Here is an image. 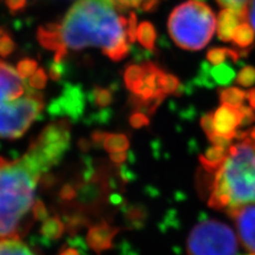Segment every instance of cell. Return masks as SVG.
<instances>
[{
  "mask_svg": "<svg viewBox=\"0 0 255 255\" xmlns=\"http://www.w3.org/2000/svg\"><path fill=\"white\" fill-rule=\"evenodd\" d=\"M122 11L114 0H77L61 20L44 27L55 52L96 47L117 62L129 53L130 43L129 17Z\"/></svg>",
  "mask_w": 255,
  "mask_h": 255,
  "instance_id": "6da1fadb",
  "label": "cell"
},
{
  "mask_svg": "<svg viewBox=\"0 0 255 255\" xmlns=\"http://www.w3.org/2000/svg\"><path fill=\"white\" fill-rule=\"evenodd\" d=\"M44 174L28 152L15 161L0 156V243L21 239L31 229L34 193Z\"/></svg>",
  "mask_w": 255,
  "mask_h": 255,
  "instance_id": "7a4b0ae2",
  "label": "cell"
},
{
  "mask_svg": "<svg viewBox=\"0 0 255 255\" xmlns=\"http://www.w3.org/2000/svg\"><path fill=\"white\" fill-rule=\"evenodd\" d=\"M241 141L232 145L210 187V206L228 211L255 203V140L237 132Z\"/></svg>",
  "mask_w": 255,
  "mask_h": 255,
  "instance_id": "3957f363",
  "label": "cell"
},
{
  "mask_svg": "<svg viewBox=\"0 0 255 255\" xmlns=\"http://www.w3.org/2000/svg\"><path fill=\"white\" fill-rule=\"evenodd\" d=\"M44 96L0 60V138L17 139L42 113Z\"/></svg>",
  "mask_w": 255,
  "mask_h": 255,
  "instance_id": "277c9868",
  "label": "cell"
},
{
  "mask_svg": "<svg viewBox=\"0 0 255 255\" xmlns=\"http://www.w3.org/2000/svg\"><path fill=\"white\" fill-rule=\"evenodd\" d=\"M217 26L211 7L199 0H187L171 12L168 31L182 49L200 50L210 43Z\"/></svg>",
  "mask_w": 255,
  "mask_h": 255,
  "instance_id": "5b68a950",
  "label": "cell"
},
{
  "mask_svg": "<svg viewBox=\"0 0 255 255\" xmlns=\"http://www.w3.org/2000/svg\"><path fill=\"white\" fill-rule=\"evenodd\" d=\"M237 241L226 223L206 220L197 225L187 241L188 255H236Z\"/></svg>",
  "mask_w": 255,
  "mask_h": 255,
  "instance_id": "8992f818",
  "label": "cell"
},
{
  "mask_svg": "<svg viewBox=\"0 0 255 255\" xmlns=\"http://www.w3.org/2000/svg\"><path fill=\"white\" fill-rule=\"evenodd\" d=\"M70 124L68 121H58L47 126L30 145L27 152L47 172L60 162L69 147Z\"/></svg>",
  "mask_w": 255,
  "mask_h": 255,
  "instance_id": "52a82bcc",
  "label": "cell"
},
{
  "mask_svg": "<svg viewBox=\"0 0 255 255\" xmlns=\"http://www.w3.org/2000/svg\"><path fill=\"white\" fill-rule=\"evenodd\" d=\"M78 191L76 207L79 211H93L107 201L110 186L107 175L94 173L90 179L75 185Z\"/></svg>",
  "mask_w": 255,
  "mask_h": 255,
  "instance_id": "ba28073f",
  "label": "cell"
},
{
  "mask_svg": "<svg viewBox=\"0 0 255 255\" xmlns=\"http://www.w3.org/2000/svg\"><path fill=\"white\" fill-rule=\"evenodd\" d=\"M236 223L239 239L247 250L255 253V205H245L229 211Z\"/></svg>",
  "mask_w": 255,
  "mask_h": 255,
  "instance_id": "9c48e42d",
  "label": "cell"
},
{
  "mask_svg": "<svg viewBox=\"0 0 255 255\" xmlns=\"http://www.w3.org/2000/svg\"><path fill=\"white\" fill-rule=\"evenodd\" d=\"M243 119L241 108L222 105L213 113L215 133L233 139L236 137L237 128L243 125Z\"/></svg>",
  "mask_w": 255,
  "mask_h": 255,
  "instance_id": "30bf717a",
  "label": "cell"
},
{
  "mask_svg": "<svg viewBox=\"0 0 255 255\" xmlns=\"http://www.w3.org/2000/svg\"><path fill=\"white\" fill-rule=\"evenodd\" d=\"M118 232V229L112 228L107 221H101L92 227L87 233V244L96 252L100 253L111 247L112 239Z\"/></svg>",
  "mask_w": 255,
  "mask_h": 255,
  "instance_id": "8fae6325",
  "label": "cell"
},
{
  "mask_svg": "<svg viewBox=\"0 0 255 255\" xmlns=\"http://www.w3.org/2000/svg\"><path fill=\"white\" fill-rule=\"evenodd\" d=\"M243 21H245L244 18L237 12L230 9H223L219 13L217 19L218 37L226 43L232 41L234 31Z\"/></svg>",
  "mask_w": 255,
  "mask_h": 255,
  "instance_id": "7c38bea8",
  "label": "cell"
},
{
  "mask_svg": "<svg viewBox=\"0 0 255 255\" xmlns=\"http://www.w3.org/2000/svg\"><path fill=\"white\" fill-rule=\"evenodd\" d=\"M228 150L227 148L218 147V146H213L210 148L206 152L200 156V162L201 165L207 172H216L219 167L225 162V159L228 155Z\"/></svg>",
  "mask_w": 255,
  "mask_h": 255,
  "instance_id": "4fadbf2b",
  "label": "cell"
},
{
  "mask_svg": "<svg viewBox=\"0 0 255 255\" xmlns=\"http://www.w3.org/2000/svg\"><path fill=\"white\" fill-rule=\"evenodd\" d=\"M204 64L206 67L204 69L205 78L210 77L212 79L213 84H217V85H221V86L229 85L235 78L234 69L226 63H222V64H220V65L213 66L211 69H207L209 68L207 63H204Z\"/></svg>",
  "mask_w": 255,
  "mask_h": 255,
  "instance_id": "5bb4252c",
  "label": "cell"
},
{
  "mask_svg": "<svg viewBox=\"0 0 255 255\" xmlns=\"http://www.w3.org/2000/svg\"><path fill=\"white\" fill-rule=\"evenodd\" d=\"M255 39V31L250 23L247 21H243L236 30L232 37V42L239 48H248L250 47Z\"/></svg>",
  "mask_w": 255,
  "mask_h": 255,
  "instance_id": "9a60e30c",
  "label": "cell"
},
{
  "mask_svg": "<svg viewBox=\"0 0 255 255\" xmlns=\"http://www.w3.org/2000/svg\"><path fill=\"white\" fill-rule=\"evenodd\" d=\"M130 147L129 138L127 135L121 133H108L103 140V148L109 153L126 152Z\"/></svg>",
  "mask_w": 255,
  "mask_h": 255,
  "instance_id": "2e32d148",
  "label": "cell"
},
{
  "mask_svg": "<svg viewBox=\"0 0 255 255\" xmlns=\"http://www.w3.org/2000/svg\"><path fill=\"white\" fill-rule=\"evenodd\" d=\"M0 255H37L21 239H11L0 243Z\"/></svg>",
  "mask_w": 255,
  "mask_h": 255,
  "instance_id": "e0dca14e",
  "label": "cell"
},
{
  "mask_svg": "<svg viewBox=\"0 0 255 255\" xmlns=\"http://www.w3.org/2000/svg\"><path fill=\"white\" fill-rule=\"evenodd\" d=\"M136 38L139 44L146 49L152 51L154 49L156 32L152 23L149 21H143L139 23L136 32Z\"/></svg>",
  "mask_w": 255,
  "mask_h": 255,
  "instance_id": "ac0fdd59",
  "label": "cell"
},
{
  "mask_svg": "<svg viewBox=\"0 0 255 255\" xmlns=\"http://www.w3.org/2000/svg\"><path fill=\"white\" fill-rule=\"evenodd\" d=\"M219 94L222 105L233 108H241L247 98V93L238 87H228L220 91Z\"/></svg>",
  "mask_w": 255,
  "mask_h": 255,
  "instance_id": "d6986e66",
  "label": "cell"
},
{
  "mask_svg": "<svg viewBox=\"0 0 255 255\" xmlns=\"http://www.w3.org/2000/svg\"><path fill=\"white\" fill-rule=\"evenodd\" d=\"M228 58L230 60L237 61L239 59V52L237 50L229 49V48L216 47V48H212V49L209 50V52L206 54L207 61H209V63L214 66L220 65V64L225 63V61Z\"/></svg>",
  "mask_w": 255,
  "mask_h": 255,
  "instance_id": "ffe728a7",
  "label": "cell"
},
{
  "mask_svg": "<svg viewBox=\"0 0 255 255\" xmlns=\"http://www.w3.org/2000/svg\"><path fill=\"white\" fill-rule=\"evenodd\" d=\"M64 223L61 221L59 216H53L51 218H48L44 221L41 232L46 238L50 239H58L64 233Z\"/></svg>",
  "mask_w": 255,
  "mask_h": 255,
  "instance_id": "44dd1931",
  "label": "cell"
},
{
  "mask_svg": "<svg viewBox=\"0 0 255 255\" xmlns=\"http://www.w3.org/2000/svg\"><path fill=\"white\" fill-rule=\"evenodd\" d=\"M142 73H143L142 64L141 65H137V64H131V65H129L126 68L124 80H125L127 89L130 92H132L135 87H136L138 82L140 81Z\"/></svg>",
  "mask_w": 255,
  "mask_h": 255,
  "instance_id": "7402d4cb",
  "label": "cell"
},
{
  "mask_svg": "<svg viewBox=\"0 0 255 255\" xmlns=\"http://www.w3.org/2000/svg\"><path fill=\"white\" fill-rule=\"evenodd\" d=\"M93 99L94 103L99 108H106L110 106L113 101V92L111 89H105V87L95 86L93 90Z\"/></svg>",
  "mask_w": 255,
  "mask_h": 255,
  "instance_id": "603a6c76",
  "label": "cell"
},
{
  "mask_svg": "<svg viewBox=\"0 0 255 255\" xmlns=\"http://www.w3.org/2000/svg\"><path fill=\"white\" fill-rule=\"evenodd\" d=\"M216 1L225 9L237 12L245 21L247 20V10H248L250 0H216Z\"/></svg>",
  "mask_w": 255,
  "mask_h": 255,
  "instance_id": "cb8c5ba5",
  "label": "cell"
},
{
  "mask_svg": "<svg viewBox=\"0 0 255 255\" xmlns=\"http://www.w3.org/2000/svg\"><path fill=\"white\" fill-rule=\"evenodd\" d=\"M37 69H38L37 62L33 59H29V58L20 60L17 64V67H16V70H17L18 75L22 79H27L31 77Z\"/></svg>",
  "mask_w": 255,
  "mask_h": 255,
  "instance_id": "d4e9b609",
  "label": "cell"
},
{
  "mask_svg": "<svg viewBox=\"0 0 255 255\" xmlns=\"http://www.w3.org/2000/svg\"><path fill=\"white\" fill-rule=\"evenodd\" d=\"M238 85L244 87H250L255 84V67L246 66L239 71L236 77Z\"/></svg>",
  "mask_w": 255,
  "mask_h": 255,
  "instance_id": "484cf974",
  "label": "cell"
},
{
  "mask_svg": "<svg viewBox=\"0 0 255 255\" xmlns=\"http://www.w3.org/2000/svg\"><path fill=\"white\" fill-rule=\"evenodd\" d=\"M179 86H180V82L177 77H174L173 75H170V74L164 73L162 77V91L165 96L177 93L179 90Z\"/></svg>",
  "mask_w": 255,
  "mask_h": 255,
  "instance_id": "4316f807",
  "label": "cell"
},
{
  "mask_svg": "<svg viewBox=\"0 0 255 255\" xmlns=\"http://www.w3.org/2000/svg\"><path fill=\"white\" fill-rule=\"evenodd\" d=\"M47 84V75L44 68H38L29 79V85L36 91L45 89Z\"/></svg>",
  "mask_w": 255,
  "mask_h": 255,
  "instance_id": "83f0119b",
  "label": "cell"
},
{
  "mask_svg": "<svg viewBox=\"0 0 255 255\" xmlns=\"http://www.w3.org/2000/svg\"><path fill=\"white\" fill-rule=\"evenodd\" d=\"M78 191L75 185L73 184H65L61 189L59 193V198L62 203L67 204L73 203L75 199H77Z\"/></svg>",
  "mask_w": 255,
  "mask_h": 255,
  "instance_id": "f1b7e54d",
  "label": "cell"
},
{
  "mask_svg": "<svg viewBox=\"0 0 255 255\" xmlns=\"http://www.w3.org/2000/svg\"><path fill=\"white\" fill-rule=\"evenodd\" d=\"M15 47L16 46L13 39L7 34H4L0 37V57L7 58L10 54L13 53Z\"/></svg>",
  "mask_w": 255,
  "mask_h": 255,
  "instance_id": "f546056e",
  "label": "cell"
},
{
  "mask_svg": "<svg viewBox=\"0 0 255 255\" xmlns=\"http://www.w3.org/2000/svg\"><path fill=\"white\" fill-rule=\"evenodd\" d=\"M129 123L135 129H140V128L147 127L149 125V118L142 112H135L130 116Z\"/></svg>",
  "mask_w": 255,
  "mask_h": 255,
  "instance_id": "4dcf8cb0",
  "label": "cell"
},
{
  "mask_svg": "<svg viewBox=\"0 0 255 255\" xmlns=\"http://www.w3.org/2000/svg\"><path fill=\"white\" fill-rule=\"evenodd\" d=\"M33 217L35 221H45L48 218V211L44 202L39 199H37L33 205Z\"/></svg>",
  "mask_w": 255,
  "mask_h": 255,
  "instance_id": "1f68e13d",
  "label": "cell"
},
{
  "mask_svg": "<svg viewBox=\"0 0 255 255\" xmlns=\"http://www.w3.org/2000/svg\"><path fill=\"white\" fill-rule=\"evenodd\" d=\"M201 127L205 134L207 135V137L212 136L213 134H215L214 130V122H213V114L209 113L205 114L202 119H201Z\"/></svg>",
  "mask_w": 255,
  "mask_h": 255,
  "instance_id": "d6a6232c",
  "label": "cell"
},
{
  "mask_svg": "<svg viewBox=\"0 0 255 255\" xmlns=\"http://www.w3.org/2000/svg\"><path fill=\"white\" fill-rule=\"evenodd\" d=\"M209 139L211 140V142L213 143L214 146H218V147H223V148H227L229 149L231 146V141H232V139H230L228 137H225V136H221V135L219 134H213L212 136L209 137Z\"/></svg>",
  "mask_w": 255,
  "mask_h": 255,
  "instance_id": "836d02e7",
  "label": "cell"
},
{
  "mask_svg": "<svg viewBox=\"0 0 255 255\" xmlns=\"http://www.w3.org/2000/svg\"><path fill=\"white\" fill-rule=\"evenodd\" d=\"M114 1L124 11L126 9H135L141 6L143 0H114Z\"/></svg>",
  "mask_w": 255,
  "mask_h": 255,
  "instance_id": "e575fe53",
  "label": "cell"
},
{
  "mask_svg": "<svg viewBox=\"0 0 255 255\" xmlns=\"http://www.w3.org/2000/svg\"><path fill=\"white\" fill-rule=\"evenodd\" d=\"M5 3L12 13H17L26 7V0H5Z\"/></svg>",
  "mask_w": 255,
  "mask_h": 255,
  "instance_id": "d590c367",
  "label": "cell"
},
{
  "mask_svg": "<svg viewBox=\"0 0 255 255\" xmlns=\"http://www.w3.org/2000/svg\"><path fill=\"white\" fill-rule=\"evenodd\" d=\"M242 113H243V125H249L255 122V111L251 108H247L242 106L241 107Z\"/></svg>",
  "mask_w": 255,
  "mask_h": 255,
  "instance_id": "8d00e7d4",
  "label": "cell"
},
{
  "mask_svg": "<svg viewBox=\"0 0 255 255\" xmlns=\"http://www.w3.org/2000/svg\"><path fill=\"white\" fill-rule=\"evenodd\" d=\"M62 74H63L62 64L53 62V64L49 68V77L53 80V81H60Z\"/></svg>",
  "mask_w": 255,
  "mask_h": 255,
  "instance_id": "74e56055",
  "label": "cell"
},
{
  "mask_svg": "<svg viewBox=\"0 0 255 255\" xmlns=\"http://www.w3.org/2000/svg\"><path fill=\"white\" fill-rule=\"evenodd\" d=\"M247 19L255 31V0H250L248 10H247Z\"/></svg>",
  "mask_w": 255,
  "mask_h": 255,
  "instance_id": "f35d334b",
  "label": "cell"
},
{
  "mask_svg": "<svg viewBox=\"0 0 255 255\" xmlns=\"http://www.w3.org/2000/svg\"><path fill=\"white\" fill-rule=\"evenodd\" d=\"M107 132L103 131H95L92 134V143L95 146H99V145H103V140H105L106 136H107Z\"/></svg>",
  "mask_w": 255,
  "mask_h": 255,
  "instance_id": "ab89813d",
  "label": "cell"
},
{
  "mask_svg": "<svg viewBox=\"0 0 255 255\" xmlns=\"http://www.w3.org/2000/svg\"><path fill=\"white\" fill-rule=\"evenodd\" d=\"M128 154L127 152H115V153H110V159L112 163H114L116 165L123 164L124 162L127 161Z\"/></svg>",
  "mask_w": 255,
  "mask_h": 255,
  "instance_id": "60d3db41",
  "label": "cell"
},
{
  "mask_svg": "<svg viewBox=\"0 0 255 255\" xmlns=\"http://www.w3.org/2000/svg\"><path fill=\"white\" fill-rule=\"evenodd\" d=\"M162 0H143V2L141 4V9L143 11H152L154 9H156L157 5L159 4Z\"/></svg>",
  "mask_w": 255,
  "mask_h": 255,
  "instance_id": "b9f144b4",
  "label": "cell"
},
{
  "mask_svg": "<svg viewBox=\"0 0 255 255\" xmlns=\"http://www.w3.org/2000/svg\"><path fill=\"white\" fill-rule=\"evenodd\" d=\"M78 145H79V148L81 149V150L83 151V152H86V151H89V150L91 149V147H92L93 143H92V142H90L89 140L85 139V138H81V139L79 140Z\"/></svg>",
  "mask_w": 255,
  "mask_h": 255,
  "instance_id": "7bdbcfd3",
  "label": "cell"
},
{
  "mask_svg": "<svg viewBox=\"0 0 255 255\" xmlns=\"http://www.w3.org/2000/svg\"><path fill=\"white\" fill-rule=\"evenodd\" d=\"M247 99L249 101L250 108L255 111V89H252L249 92H247Z\"/></svg>",
  "mask_w": 255,
  "mask_h": 255,
  "instance_id": "ee69618b",
  "label": "cell"
},
{
  "mask_svg": "<svg viewBox=\"0 0 255 255\" xmlns=\"http://www.w3.org/2000/svg\"><path fill=\"white\" fill-rule=\"evenodd\" d=\"M61 255H79V254L75 249H66L61 253Z\"/></svg>",
  "mask_w": 255,
  "mask_h": 255,
  "instance_id": "f6af8a7d",
  "label": "cell"
},
{
  "mask_svg": "<svg viewBox=\"0 0 255 255\" xmlns=\"http://www.w3.org/2000/svg\"><path fill=\"white\" fill-rule=\"evenodd\" d=\"M247 135H248L251 139L255 140V128H252L249 131H247Z\"/></svg>",
  "mask_w": 255,
  "mask_h": 255,
  "instance_id": "bcb514c9",
  "label": "cell"
},
{
  "mask_svg": "<svg viewBox=\"0 0 255 255\" xmlns=\"http://www.w3.org/2000/svg\"><path fill=\"white\" fill-rule=\"evenodd\" d=\"M4 34H5L4 29H3V28H1V27H0V36H3Z\"/></svg>",
  "mask_w": 255,
  "mask_h": 255,
  "instance_id": "7dc6e473",
  "label": "cell"
}]
</instances>
